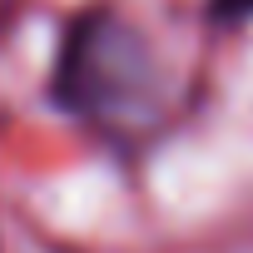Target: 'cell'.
Returning <instances> with one entry per match:
<instances>
[{
    "label": "cell",
    "mask_w": 253,
    "mask_h": 253,
    "mask_svg": "<svg viewBox=\"0 0 253 253\" xmlns=\"http://www.w3.org/2000/svg\"><path fill=\"white\" fill-rule=\"evenodd\" d=\"M209 5H213V15L228 20V25H238V20L253 15V0H209Z\"/></svg>",
    "instance_id": "obj_2"
},
{
    "label": "cell",
    "mask_w": 253,
    "mask_h": 253,
    "mask_svg": "<svg viewBox=\"0 0 253 253\" xmlns=\"http://www.w3.org/2000/svg\"><path fill=\"white\" fill-rule=\"evenodd\" d=\"M55 94L109 144H149L179 114L174 70L114 10H89L65 30Z\"/></svg>",
    "instance_id": "obj_1"
}]
</instances>
